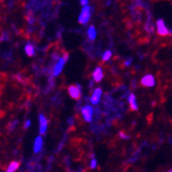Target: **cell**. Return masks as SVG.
Listing matches in <instances>:
<instances>
[{"instance_id":"10","label":"cell","mask_w":172,"mask_h":172,"mask_svg":"<svg viewBox=\"0 0 172 172\" xmlns=\"http://www.w3.org/2000/svg\"><path fill=\"white\" fill-rule=\"evenodd\" d=\"M92 76H93L94 81H96V82L101 81L102 77H104V73H102L101 68H99V66H97V68L95 69V70H94L93 74H92Z\"/></svg>"},{"instance_id":"19","label":"cell","mask_w":172,"mask_h":172,"mask_svg":"<svg viewBox=\"0 0 172 172\" xmlns=\"http://www.w3.org/2000/svg\"><path fill=\"white\" fill-rule=\"evenodd\" d=\"M170 171H171V172H172V169H171V170H170Z\"/></svg>"},{"instance_id":"14","label":"cell","mask_w":172,"mask_h":172,"mask_svg":"<svg viewBox=\"0 0 172 172\" xmlns=\"http://www.w3.org/2000/svg\"><path fill=\"white\" fill-rule=\"evenodd\" d=\"M18 168H19V163L18 162H12L9 165V167H7V172H14V171L17 170Z\"/></svg>"},{"instance_id":"15","label":"cell","mask_w":172,"mask_h":172,"mask_svg":"<svg viewBox=\"0 0 172 172\" xmlns=\"http://www.w3.org/2000/svg\"><path fill=\"white\" fill-rule=\"evenodd\" d=\"M111 56H112V52L110 51V50H108V51H106L104 53V55H102V60L104 61H107V60H109Z\"/></svg>"},{"instance_id":"9","label":"cell","mask_w":172,"mask_h":172,"mask_svg":"<svg viewBox=\"0 0 172 172\" xmlns=\"http://www.w3.org/2000/svg\"><path fill=\"white\" fill-rule=\"evenodd\" d=\"M42 145H43V140L41 136H37L34 140V152L35 153H38V152L41 151L42 149Z\"/></svg>"},{"instance_id":"17","label":"cell","mask_w":172,"mask_h":172,"mask_svg":"<svg viewBox=\"0 0 172 172\" xmlns=\"http://www.w3.org/2000/svg\"><path fill=\"white\" fill-rule=\"evenodd\" d=\"M30 127H31V120H30V119H27V120L26 121V124H24V128L29 129Z\"/></svg>"},{"instance_id":"5","label":"cell","mask_w":172,"mask_h":172,"mask_svg":"<svg viewBox=\"0 0 172 172\" xmlns=\"http://www.w3.org/2000/svg\"><path fill=\"white\" fill-rule=\"evenodd\" d=\"M81 113L84 118L86 119V121H91L93 116V108L91 106H86L81 109Z\"/></svg>"},{"instance_id":"7","label":"cell","mask_w":172,"mask_h":172,"mask_svg":"<svg viewBox=\"0 0 172 172\" xmlns=\"http://www.w3.org/2000/svg\"><path fill=\"white\" fill-rule=\"evenodd\" d=\"M141 85L144 86V87H153V86L155 85V79L154 77L150 75V74H148V75H145L141 78Z\"/></svg>"},{"instance_id":"11","label":"cell","mask_w":172,"mask_h":172,"mask_svg":"<svg viewBox=\"0 0 172 172\" xmlns=\"http://www.w3.org/2000/svg\"><path fill=\"white\" fill-rule=\"evenodd\" d=\"M128 101H129V105H130V109H131L132 111H137L138 110V106L136 104V98H135V95L133 93H131L129 95Z\"/></svg>"},{"instance_id":"18","label":"cell","mask_w":172,"mask_h":172,"mask_svg":"<svg viewBox=\"0 0 172 172\" xmlns=\"http://www.w3.org/2000/svg\"><path fill=\"white\" fill-rule=\"evenodd\" d=\"M89 2V0H80V4L81 5H87Z\"/></svg>"},{"instance_id":"4","label":"cell","mask_w":172,"mask_h":172,"mask_svg":"<svg viewBox=\"0 0 172 172\" xmlns=\"http://www.w3.org/2000/svg\"><path fill=\"white\" fill-rule=\"evenodd\" d=\"M156 27H157V34L160 36H167L169 35V33H170L163 19H159V20L156 21Z\"/></svg>"},{"instance_id":"12","label":"cell","mask_w":172,"mask_h":172,"mask_svg":"<svg viewBox=\"0 0 172 172\" xmlns=\"http://www.w3.org/2000/svg\"><path fill=\"white\" fill-rule=\"evenodd\" d=\"M24 52H26V54L27 56H33V55L35 54V48L34 46H32V44L27 43L26 47H24Z\"/></svg>"},{"instance_id":"8","label":"cell","mask_w":172,"mask_h":172,"mask_svg":"<svg viewBox=\"0 0 172 172\" xmlns=\"http://www.w3.org/2000/svg\"><path fill=\"white\" fill-rule=\"evenodd\" d=\"M102 91L101 88H96L95 90L93 91V94L91 96V104L92 105H97L101 101V97Z\"/></svg>"},{"instance_id":"1","label":"cell","mask_w":172,"mask_h":172,"mask_svg":"<svg viewBox=\"0 0 172 172\" xmlns=\"http://www.w3.org/2000/svg\"><path fill=\"white\" fill-rule=\"evenodd\" d=\"M90 17H91V7L89 5H84L82 7L81 12L79 14V17H78V21L79 23L81 24H86L88 23V21L90 20Z\"/></svg>"},{"instance_id":"13","label":"cell","mask_w":172,"mask_h":172,"mask_svg":"<svg viewBox=\"0 0 172 172\" xmlns=\"http://www.w3.org/2000/svg\"><path fill=\"white\" fill-rule=\"evenodd\" d=\"M88 36L91 40H94L96 38V30L94 27H90L88 29Z\"/></svg>"},{"instance_id":"2","label":"cell","mask_w":172,"mask_h":172,"mask_svg":"<svg viewBox=\"0 0 172 172\" xmlns=\"http://www.w3.org/2000/svg\"><path fill=\"white\" fill-rule=\"evenodd\" d=\"M68 92L70 96L75 101H78L81 97V91H80V87L78 85H72L68 88Z\"/></svg>"},{"instance_id":"6","label":"cell","mask_w":172,"mask_h":172,"mask_svg":"<svg viewBox=\"0 0 172 172\" xmlns=\"http://www.w3.org/2000/svg\"><path fill=\"white\" fill-rule=\"evenodd\" d=\"M47 128H48V120L47 117L43 114L39 115V133L43 135L47 132Z\"/></svg>"},{"instance_id":"3","label":"cell","mask_w":172,"mask_h":172,"mask_svg":"<svg viewBox=\"0 0 172 172\" xmlns=\"http://www.w3.org/2000/svg\"><path fill=\"white\" fill-rule=\"evenodd\" d=\"M66 59H68V55H66L65 57H61V58L58 59V61L56 62V65H55V66H54V70H53L54 76H58L60 73H61V71L63 69V66H65Z\"/></svg>"},{"instance_id":"16","label":"cell","mask_w":172,"mask_h":172,"mask_svg":"<svg viewBox=\"0 0 172 172\" xmlns=\"http://www.w3.org/2000/svg\"><path fill=\"white\" fill-rule=\"evenodd\" d=\"M96 166H97V162H96V160H91L90 168H91V169H95V168H96Z\"/></svg>"}]
</instances>
